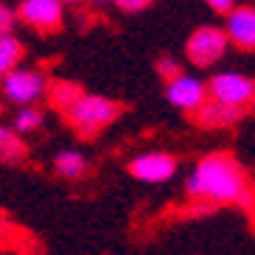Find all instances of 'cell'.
<instances>
[{
  "mask_svg": "<svg viewBox=\"0 0 255 255\" xmlns=\"http://www.w3.org/2000/svg\"><path fill=\"white\" fill-rule=\"evenodd\" d=\"M59 3H82V0H59Z\"/></svg>",
  "mask_w": 255,
  "mask_h": 255,
  "instance_id": "21",
  "label": "cell"
},
{
  "mask_svg": "<svg viewBox=\"0 0 255 255\" xmlns=\"http://www.w3.org/2000/svg\"><path fill=\"white\" fill-rule=\"evenodd\" d=\"M23 59V42L8 31V34H0V76L6 70L17 68Z\"/></svg>",
  "mask_w": 255,
  "mask_h": 255,
  "instance_id": "13",
  "label": "cell"
},
{
  "mask_svg": "<svg viewBox=\"0 0 255 255\" xmlns=\"http://www.w3.org/2000/svg\"><path fill=\"white\" fill-rule=\"evenodd\" d=\"M113 3L121 8V11H129V14H137V11H143V8L151 6V0H113Z\"/></svg>",
  "mask_w": 255,
  "mask_h": 255,
  "instance_id": "18",
  "label": "cell"
},
{
  "mask_svg": "<svg viewBox=\"0 0 255 255\" xmlns=\"http://www.w3.org/2000/svg\"><path fill=\"white\" fill-rule=\"evenodd\" d=\"M87 3H93V6H104V3H110V0H87Z\"/></svg>",
  "mask_w": 255,
  "mask_h": 255,
  "instance_id": "20",
  "label": "cell"
},
{
  "mask_svg": "<svg viewBox=\"0 0 255 255\" xmlns=\"http://www.w3.org/2000/svg\"><path fill=\"white\" fill-rule=\"evenodd\" d=\"M165 98H168V104L182 110V113H194L196 107L208 98V84L202 79H196V76L177 73L165 84Z\"/></svg>",
  "mask_w": 255,
  "mask_h": 255,
  "instance_id": "7",
  "label": "cell"
},
{
  "mask_svg": "<svg viewBox=\"0 0 255 255\" xmlns=\"http://www.w3.org/2000/svg\"><path fill=\"white\" fill-rule=\"evenodd\" d=\"M196 115V124L202 129H222V127H233L239 124L244 110L239 107H230V104H222V101H213V98H205L202 104L194 110Z\"/></svg>",
  "mask_w": 255,
  "mask_h": 255,
  "instance_id": "10",
  "label": "cell"
},
{
  "mask_svg": "<svg viewBox=\"0 0 255 255\" xmlns=\"http://www.w3.org/2000/svg\"><path fill=\"white\" fill-rule=\"evenodd\" d=\"M53 168H56V174L65 177V180H79V177H84V171H87V157L76 149L59 151L56 160H53Z\"/></svg>",
  "mask_w": 255,
  "mask_h": 255,
  "instance_id": "12",
  "label": "cell"
},
{
  "mask_svg": "<svg viewBox=\"0 0 255 255\" xmlns=\"http://www.w3.org/2000/svg\"><path fill=\"white\" fill-rule=\"evenodd\" d=\"M51 104L56 107V110H68L70 104H73L76 98L82 96V87L79 84H73V82H56L51 87Z\"/></svg>",
  "mask_w": 255,
  "mask_h": 255,
  "instance_id": "15",
  "label": "cell"
},
{
  "mask_svg": "<svg viewBox=\"0 0 255 255\" xmlns=\"http://www.w3.org/2000/svg\"><path fill=\"white\" fill-rule=\"evenodd\" d=\"M28 157V146L23 143V137L17 135L11 127L0 124V163L6 165H17Z\"/></svg>",
  "mask_w": 255,
  "mask_h": 255,
  "instance_id": "11",
  "label": "cell"
},
{
  "mask_svg": "<svg viewBox=\"0 0 255 255\" xmlns=\"http://www.w3.org/2000/svg\"><path fill=\"white\" fill-rule=\"evenodd\" d=\"M247 188V174L241 168V163L225 151L208 154L196 163L185 182V191L191 199L208 205H236L241 191Z\"/></svg>",
  "mask_w": 255,
  "mask_h": 255,
  "instance_id": "1",
  "label": "cell"
},
{
  "mask_svg": "<svg viewBox=\"0 0 255 255\" xmlns=\"http://www.w3.org/2000/svg\"><path fill=\"white\" fill-rule=\"evenodd\" d=\"M14 14L34 31H56L62 25V3L59 0H20Z\"/></svg>",
  "mask_w": 255,
  "mask_h": 255,
  "instance_id": "8",
  "label": "cell"
},
{
  "mask_svg": "<svg viewBox=\"0 0 255 255\" xmlns=\"http://www.w3.org/2000/svg\"><path fill=\"white\" fill-rule=\"evenodd\" d=\"M255 96V84L250 76L239 73V70H225V73H216L213 79L208 82V98L213 101H222V104H230V107H250Z\"/></svg>",
  "mask_w": 255,
  "mask_h": 255,
  "instance_id": "4",
  "label": "cell"
},
{
  "mask_svg": "<svg viewBox=\"0 0 255 255\" xmlns=\"http://www.w3.org/2000/svg\"><path fill=\"white\" fill-rule=\"evenodd\" d=\"M205 3H208L210 8H216V11H225V14L236 6V0H205Z\"/></svg>",
  "mask_w": 255,
  "mask_h": 255,
  "instance_id": "19",
  "label": "cell"
},
{
  "mask_svg": "<svg viewBox=\"0 0 255 255\" xmlns=\"http://www.w3.org/2000/svg\"><path fill=\"white\" fill-rule=\"evenodd\" d=\"M225 37L241 51H253L255 48V11L253 6H233L227 11L225 23Z\"/></svg>",
  "mask_w": 255,
  "mask_h": 255,
  "instance_id": "9",
  "label": "cell"
},
{
  "mask_svg": "<svg viewBox=\"0 0 255 255\" xmlns=\"http://www.w3.org/2000/svg\"><path fill=\"white\" fill-rule=\"evenodd\" d=\"M0 84H3V96L14 104H34L37 98L45 96L48 90V82H45V73L37 68H11L0 76Z\"/></svg>",
  "mask_w": 255,
  "mask_h": 255,
  "instance_id": "3",
  "label": "cell"
},
{
  "mask_svg": "<svg viewBox=\"0 0 255 255\" xmlns=\"http://www.w3.org/2000/svg\"><path fill=\"white\" fill-rule=\"evenodd\" d=\"M227 45H230V42H227L222 28H216V25H202V28H196L194 34L188 37L185 53L196 68H210V65H216V62L225 56Z\"/></svg>",
  "mask_w": 255,
  "mask_h": 255,
  "instance_id": "5",
  "label": "cell"
},
{
  "mask_svg": "<svg viewBox=\"0 0 255 255\" xmlns=\"http://www.w3.org/2000/svg\"><path fill=\"white\" fill-rule=\"evenodd\" d=\"M129 174L140 182L160 185V182H168L177 174V157L165 154V151H146V154H137L129 163Z\"/></svg>",
  "mask_w": 255,
  "mask_h": 255,
  "instance_id": "6",
  "label": "cell"
},
{
  "mask_svg": "<svg viewBox=\"0 0 255 255\" xmlns=\"http://www.w3.org/2000/svg\"><path fill=\"white\" fill-rule=\"evenodd\" d=\"M157 73L168 82V79H174L177 73H182V68H180V62L174 59V56H163V59L157 62Z\"/></svg>",
  "mask_w": 255,
  "mask_h": 255,
  "instance_id": "16",
  "label": "cell"
},
{
  "mask_svg": "<svg viewBox=\"0 0 255 255\" xmlns=\"http://www.w3.org/2000/svg\"><path fill=\"white\" fill-rule=\"evenodd\" d=\"M0 110H3V104H0Z\"/></svg>",
  "mask_w": 255,
  "mask_h": 255,
  "instance_id": "23",
  "label": "cell"
},
{
  "mask_svg": "<svg viewBox=\"0 0 255 255\" xmlns=\"http://www.w3.org/2000/svg\"><path fill=\"white\" fill-rule=\"evenodd\" d=\"M14 23H17L14 8L6 6V3H0V34H8V31L14 28Z\"/></svg>",
  "mask_w": 255,
  "mask_h": 255,
  "instance_id": "17",
  "label": "cell"
},
{
  "mask_svg": "<svg viewBox=\"0 0 255 255\" xmlns=\"http://www.w3.org/2000/svg\"><path fill=\"white\" fill-rule=\"evenodd\" d=\"M42 113H39L37 107H31V104H23L20 107V110H17V115H14V121H11V124H14V132L17 135H28V132H37L39 127H42Z\"/></svg>",
  "mask_w": 255,
  "mask_h": 255,
  "instance_id": "14",
  "label": "cell"
},
{
  "mask_svg": "<svg viewBox=\"0 0 255 255\" xmlns=\"http://www.w3.org/2000/svg\"><path fill=\"white\" fill-rule=\"evenodd\" d=\"M73 124V129L82 137H96L98 132H104L110 124H115L121 115V104L107 96H93V93H82L73 104L65 110Z\"/></svg>",
  "mask_w": 255,
  "mask_h": 255,
  "instance_id": "2",
  "label": "cell"
},
{
  "mask_svg": "<svg viewBox=\"0 0 255 255\" xmlns=\"http://www.w3.org/2000/svg\"><path fill=\"white\" fill-rule=\"evenodd\" d=\"M0 222H3V210H0Z\"/></svg>",
  "mask_w": 255,
  "mask_h": 255,
  "instance_id": "22",
  "label": "cell"
}]
</instances>
